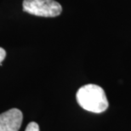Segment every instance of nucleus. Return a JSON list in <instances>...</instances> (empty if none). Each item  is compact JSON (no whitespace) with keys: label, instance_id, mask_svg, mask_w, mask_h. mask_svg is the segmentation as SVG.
<instances>
[{"label":"nucleus","instance_id":"f257e3e1","mask_svg":"<svg viewBox=\"0 0 131 131\" xmlns=\"http://www.w3.org/2000/svg\"><path fill=\"white\" fill-rule=\"evenodd\" d=\"M76 98L82 108L95 113L105 112L109 105L104 90L96 84H86L81 87Z\"/></svg>","mask_w":131,"mask_h":131},{"label":"nucleus","instance_id":"f03ea898","mask_svg":"<svg viewBox=\"0 0 131 131\" xmlns=\"http://www.w3.org/2000/svg\"><path fill=\"white\" fill-rule=\"evenodd\" d=\"M23 11L42 17H56L61 15V5L54 0H24Z\"/></svg>","mask_w":131,"mask_h":131},{"label":"nucleus","instance_id":"7ed1b4c3","mask_svg":"<svg viewBox=\"0 0 131 131\" xmlns=\"http://www.w3.org/2000/svg\"><path fill=\"white\" fill-rule=\"evenodd\" d=\"M23 119L20 110L12 108L0 114V131H19Z\"/></svg>","mask_w":131,"mask_h":131},{"label":"nucleus","instance_id":"20e7f679","mask_svg":"<svg viewBox=\"0 0 131 131\" xmlns=\"http://www.w3.org/2000/svg\"><path fill=\"white\" fill-rule=\"evenodd\" d=\"M25 131H39V126L37 123L31 122L30 124H28Z\"/></svg>","mask_w":131,"mask_h":131},{"label":"nucleus","instance_id":"39448f33","mask_svg":"<svg viewBox=\"0 0 131 131\" xmlns=\"http://www.w3.org/2000/svg\"><path fill=\"white\" fill-rule=\"evenodd\" d=\"M5 56H6V51L0 47V65H2V61L4 60Z\"/></svg>","mask_w":131,"mask_h":131}]
</instances>
